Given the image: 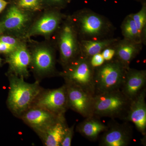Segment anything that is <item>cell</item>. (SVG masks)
I'll return each mask as SVG.
<instances>
[{
    "mask_svg": "<svg viewBox=\"0 0 146 146\" xmlns=\"http://www.w3.org/2000/svg\"><path fill=\"white\" fill-rule=\"evenodd\" d=\"M68 109L78 113L84 118L93 116L94 96L76 85L65 84Z\"/></svg>",
    "mask_w": 146,
    "mask_h": 146,
    "instance_id": "obj_8",
    "label": "cell"
},
{
    "mask_svg": "<svg viewBox=\"0 0 146 146\" xmlns=\"http://www.w3.org/2000/svg\"><path fill=\"white\" fill-rule=\"evenodd\" d=\"M130 102L120 89L97 94L93 99V116L125 121Z\"/></svg>",
    "mask_w": 146,
    "mask_h": 146,
    "instance_id": "obj_3",
    "label": "cell"
},
{
    "mask_svg": "<svg viewBox=\"0 0 146 146\" xmlns=\"http://www.w3.org/2000/svg\"><path fill=\"white\" fill-rule=\"evenodd\" d=\"M7 4L8 3L5 0H0V13L5 9Z\"/></svg>",
    "mask_w": 146,
    "mask_h": 146,
    "instance_id": "obj_30",
    "label": "cell"
},
{
    "mask_svg": "<svg viewBox=\"0 0 146 146\" xmlns=\"http://www.w3.org/2000/svg\"><path fill=\"white\" fill-rule=\"evenodd\" d=\"M108 128V125L102 122L100 118L93 116L85 118L76 127V131L91 141H96L101 133Z\"/></svg>",
    "mask_w": 146,
    "mask_h": 146,
    "instance_id": "obj_19",
    "label": "cell"
},
{
    "mask_svg": "<svg viewBox=\"0 0 146 146\" xmlns=\"http://www.w3.org/2000/svg\"><path fill=\"white\" fill-rule=\"evenodd\" d=\"M31 106L42 108L58 115L65 114L68 109L65 84L56 89H43Z\"/></svg>",
    "mask_w": 146,
    "mask_h": 146,
    "instance_id": "obj_7",
    "label": "cell"
},
{
    "mask_svg": "<svg viewBox=\"0 0 146 146\" xmlns=\"http://www.w3.org/2000/svg\"><path fill=\"white\" fill-rule=\"evenodd\" d=\"M146 70L127 69L120 90L129 100H133L146 89Z\"/></svg>",
    "mask_w": 146,
    "mask_h": 146,
    "instance_id": "obj_11",
    "label": "cell"
},
{
    "mask_svg": "<svg viewBox=\"0 0 146 146\" xmlns=\"http://www.w3.org/2000/svg\"><path fill=\"white\" fill-rule=\"evenodd\" d=\"M16 48L0 42V52L9 54Z\"/></svg>",
    "mask_w": 146,
    "mask_h": 146,
    "instance_id": "obj_28",
    "label": "cell"
},
{
    "mask_svg": "<svg viewBox=\"0 0 146 146\" xmlns=\"http://www.w3.org/2000/svg\"><path fill=\"white\" fill-rule=\"evenodd\" d=\"M127 69L115 58L95 69V95L120 89Z\"/></svg>",
    "mask_w": 146,
    "mask_h": 146,
    "instance_id": "obj_4",
    "label": "cell"
},
{
    "mask_svg": "<svg viewBox=\"0 0 146 146\" xmlns=\"http://www.w3.org/2000/svg\"><path fill=\"white\" fill-rule=\"evenodd\" d=\"M31 65L39 77L52 74L54 71L55 58L52 50L48 47H37L31 54Z\"/></svg>",
    "mask_w": 146,
    "mask_h": 146,
    "instance_id": "obj_14",
    "label": "cell"
},
{
    "mask_svg": "<svg viewBox=\"0 0 146 146\" xmlns=\"http://www.w3.org/2000/svg\"><path fill=\"white\" fill-rule=\"evenodd\" d=\"M75 126V123H74L70 127H68L65 131V134L62 142H61L60 146H70L73 136L74 135V130Z\"/></svg>",
    "mask_w": 146,
    "mask_h": 146,
    "instance_id": "obj_24",
    "label": "cell"
},
{
    "mask_svg": "<svg viewBox=\"0 0 146 146\" xmlns=\"http://www.w3.org/2000/svg\"><path fill=\"white\" fill-rule=\"evenodd\" d=\"M132 139V130L127 123H115L108 125L100 141L101 146H127Z\"/></svg>",
    "mask_w": 146,
    "mask_h": 146,
    "instance_id": "obj_10",
    "label": "cell"
},
{
    "mask_svg": "<svg viewBox=\"0 0 146 146\" xmlns=\"http://www.w3.org/2000/svg\"><path fill=\"white\" fill-rule=\"evenodd\" d=\"M134 1L138 2H140L141 3L144 2H146V0H134Z\"/></svg>",
    "mask_w": 146,
    "mask_h": 146,
    "instance_id": "obj_31",
    "label": "cell"
},
{
    "mask_svg": "<svg viewBox=\"0 0 146 146\" xmlns=\"http://www.w3.org/2000/svg\"><path fill=\"white\" fill-rule=\"evenodd\" d=\"M80 40H98L111 37L115 30L104 16L89 9L76 12L71 17Z\"/></svg>",
    "mask_w": 146,
    "mask_h": 146,
    "instance_id": "obj_1",
    "label": "cell"
},
{
    "mask_svg": "<svg viewBox=\"0 0 146 146\" xmlns=\"http://www.w3.org/2000/svg\"><path fill=\"white\" fill-rule=\"evenodd\" d=\"M65 115H60L52 124L37 134L44 145L60 146L65 131L68 127Z\"/></svg>",
    "mask_w": 146,
    "mask_h": 146,
    "instance_id": "obj_17",
    "label": "cell"
},
{
    "mask_svg": "<svg viewBox=\"0 0 146 146\" xmlns=\"http://www.w3.org/2000/svg\"><path fill=\"white\" fill-rule=\"evenodd\" d=\"M9 91L7 99L9 109L14 116L20 118L31 107L43 89L38 80L33 83L26 82L23 77L10 74Z\"/></svg>",
    "mask_w": 146,
    "mask_h": 146,
    "instance_id": "obj_2",
    "label": "cell"
},
{
    "mask_svg": "<svg viewBox=\"0 0 146 146\" xmlns=\"http://www.w3.org/2000/svg\"><path fill=\"white\" fill-rule=\"evenodd\" d=\"M19 7L27 10H36L41 6V0H19Z\"/></svg>",
    "mask_w": 146,
    "mask_h": 146,
    "instance_id": "obj_23",
    "label": "cell"
},
{
    "mask_svg": "<svg viewBox=\"0 0 146 146\" xmlns=\"http://www.w3.org/2000/svg\"><path fill=\"white\" fill-rule=\"evenodd\" d=\"M60 30L58 46L60 63L64 68L80 56V39L71 17L63 23Z\"/></svg>",
    "mask_w": 146,
    "mask_h": 146,
    "instance_id": "obj_6",
    "label": "cell"
},
{
    "mask_svg": "<svg viewBox=\"0 0 146 146\" xmlns=\"http://www.w3.org/2000/svg\"><path fill=\"white\" fill-rule=\"evenodd\" d=\"M28 13L13 5L9 9L1 24L3 30L20 33L25 29L30 20Z\"/></svg>",
    "mask_w": 146,
    "mask_h": 146,
    "instance_id": "obj_16",
    "label": "cell"
},
{
    "mask_svg": "<svg viewBox=\"0 0 146 146\" xmlns=\"http://www.w3.org/2000/svg\"><path fill=\"white\" fill-rule=\"evenodd\" d=\"M121 28L123 39L142 44L138 29L131 14L126 16L122 23Z\"/></svg>",
    "mask_w": 146,
    "mask_h": 146,
    "instance_id": "obj_21",
    "label": "cell"
},
{
    "mask_svg": "<svg viewBox=\"0 0 146 146\" xmlns=\"http://www.w3.org/2000/svg\"><path fill=\"white\" fill-rule=\"evenodd\" d=\"M47 1L57 7H63L68 3V0H47Z\"/></svg>",
    "mask_w": 146,
    "mask_h": 146,
    "instance_id": "obj_29",
    "label": "cell"
},
{
    "mask_svg": "<svg viewBox=\"0 0 146 146\" xmlns=\"http://www.w3.org/2000/svg\"><path fill=\"white\" fill-rule=\"evenodd\" d=\"M143 44L127 39H119L115 44V59L125 68H129L131 62L141 51Z\"/></svg>",
    "mask_w": 146,
    "mask_h": 146,
    "instance_id": "obj_18",
    "label": "cell"
},
{
    "mask_svg": "<svg viewBox=\"0 0 146 146\" xmlns=\"http://www.w3.org/2000/svg\"><path fill=\"white\" fill-rule=\"evenodd\" d=\"M141 9L136 13H131L138 29L141 42L143 45L146 43V2L141 3Z\"/></svg>",
    "mask_w": 146,
    "mask_h": 146,
    "instance_id": "obj_22",
    "label": "cell"
},
{
    "mask_svg": "<svg viewBox=\"0 0 146 146\" xmlns=\"http://www.w3.org/2000/svg\"><path fill=\"white\" fill-rule=\"evenodd\" d=\"M119 39L110 37L98 40H80V55L89 59L94 55L101 52L106 48L115 44Z\"/></svg>",
    "mask_w": 146,
    "mask_h": 146,
    "instance_id": "obj_20",
    "label": "cell"
},
{
    "mask_svg": "<svg viewBox=\"0 0 146 146\" xmlns=\"http://www.w3.org/2000/svg\"><path fill=\"white\" fill-rule=\"evenodd\" d=\"M63 18V15L57 11L46 13L32 27L28 36L50 35L59 27Z\"/></svg>",
    "mask_w": 146,
    "mask_h": 146,
    "instance_id": "obj_15",
    "label": "cell"
},
{
    "mask_svg": "<svg viewBox=\"0 0 146 146\" xmlns=\"http://www.w3.org/2000/svg\"><path fill=\"white\" fill-rule=\"evenodd\" d=\"M71 0H68V3H70V2L71 1Z\"/></svg>",
    "mask_w": 146,
    "mask_h": 146,
    "instance_id": "obj_33",
    "label": "cell"
},
{
    "mask_svg": "<svg viewBox=\"0 0 146 146\" xmlns=\"http://www.w3.org/2000/svg\"><path fill=\"white\" fill-rule=\"evenodd\" d=\"M115 44L110 46L107 47L102 52L101 54L105 62L113 60L115 57Z\"/></svg>",
    "mask_w": 146,
    "mask_h": 146,
    "instance_id": "obj_25",
    "label": "cell"
},
{
    "mask_svg": "<svg viewBox=\"0 0 146 146\" xmlns=\"http://www.w3.org/2000/svg\"><path fill=\"white\" fill-rule=\"evenodd\" d=\"M61 115L42 108L31 106L20 118L38 134L54 123Z\"/></svg>",
    "mask_w": 146,
    "mask_h": 146,
    "instance_id": "obj_9",
    "label": "cell"
},
{
    "mask_svg": "<svg viewBox=\"0 0 146 146\" xmlns=\"http://www.w3.org/2000/svg\"><path fill=\"white\" fill-rule=\"evenodd\" d=\"M146 89L131 101L125 121L134 124L137 130L144 136L146 134Z\"/></svg>",
    "mask_w": 146,
    "mask_h": 146,
    "instance_id": "obj_13",
    "label": "cell"
},
{
    "mask_svg": "<svg viewBox=\"0 0 146 146\" xmlns=\"http://www.w3.org/2000/svg\"><path fill=\"white\" fill-rule=\"evenodd\" d=\"M31 61V54L24 44L18 45L13 51L8 54L7 59L10 74L24 78L29 77L28 68Z\"/></svg>",
    "mask_w": 146,
    "mask_h": 146,
    "instance_id": "obj_12",
    "label": "cell"
},
{
    "mask_svg": "<svg viewBox=\"0 0 146 146\" xmlns=\"http://www.w3.org/2000/svg\"><path fill=\"white\" fill-rule=\"evenodd\" d=\"M0 42L7 44L14 48H16L20 44L18 40L16 38L9 36H0Z\"/></svg>",
    "mask_w": 146,
    "mask_h": 146,
    "instance_id": "obj_27",
    "label": "cell"
},
{
    "mask_svg": "<svg viewBox=\"0 0 146 146\" xmlns=\"http://www.w3.org/2000/svg\"><path fill=\"white\" fill-rule=\"evenodd\" d=\"M1 58H0V64H1Z\"/></svg>",
    "mask_w": 146,
    "mask_h": 146,
    "instance_id": "obj_34",
    "label": "cell"
},
{
    "mask_svg": "<svg viewBox=\"0 0 146 146\" xmlns=\"http://www.w3.org/2000/svg\"><path fill=\"white\" fill-rule=\"evenodd\" d=\"M3 29L2 28L1 26V25H0V34H1V33H2L3 32Z\"/></svg>",
    "mask_w": 146,
    "mask_h": 146,
    "instance_id": "obj_32",
    "label": "cell"
},
{
    "mask_svg": "<svg viewBox=\"0 0 146 146\" xmlns=\"http://www.w3.org/2000/svg\"><path fill=\"white\" fill-rule=\"evenodd\" d=\"M89 60L91 66L94 69L102 66L105 62L101 53L94 55Z\"/></svg>",
    "mask_w": 146,
    "mask_h": 146,
    "instance_id": "obj_26",
    "label": "cell"
},
{
    "mask_svg": "<svg viewBox=\"0 0 146 146\" xmlns=\"http://www.w3.org/2000/svg\"><path fill=\"white\" fill-rule=\"evenodd\" d=\"M63 68L59 75L64 78L65 84L78 86L90 95L95 96V69L89 59L80 56Z\"/></svg>",
    "mask_w": 146,
    "mask_h": 146,
    "instance_id": "obj_5",
    "label": "cell"
}]
</instances>
